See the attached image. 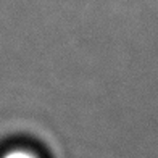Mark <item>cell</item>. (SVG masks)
<instances>
[{
	"instance_id": "6da1fadb",
	"label": "cell",
	"mask_w": 158,
	"mask_h": 158,
	"mask_svg": "<svg viewBox=\"0 0 158 158\" xmlns=\"http://www.w3.org/2000/svg\"><path fill=\"white\" fill-rule=\"evenodd\" d=\"M0 158H44L42 152L34 147L18 143V145H10L0 152Z\"/></svg>"
}]
</instances>
